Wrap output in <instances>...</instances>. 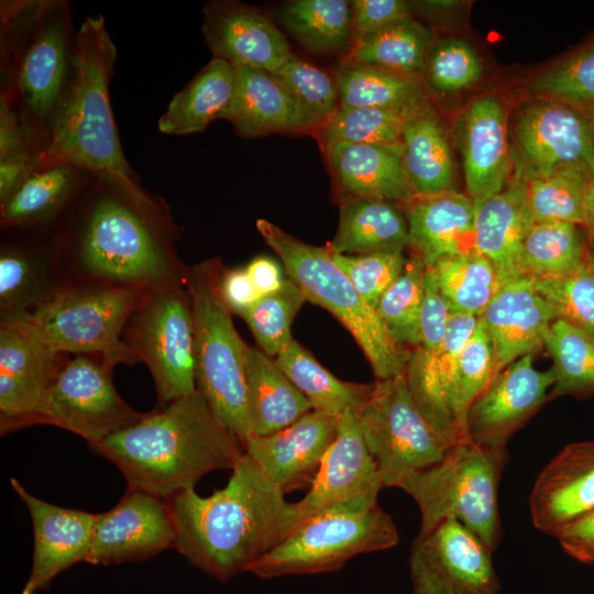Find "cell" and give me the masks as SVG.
I'll return each mask as SVG.
<instances>
[{"label":"cell","mask_w":594,"mask_h":594,"mask_svg":"<svg viewBox=\"0 0 594 594\" xmlns=\"http://www.w3.org/2000/svg\"><path fill=\"white\" fill-rule=\"evenodd\" d=\"M53 235L65 283L148 289L186 282L168 206L110 175L89 176Z\"/></svg>","instance_id":"cell-1"},{"label":"cell","mask_w":594,"mask_h":594,"mask_svg":"<svg viewBox=\"0 0 594 594\" xmlns=\"http://www.w3.org/2000/svg\"><path fill=\"white\" fill-rule=\"evenodd\" d=\"M227 485L209 496L195 490L168 499L174 549L218 581L227 582L280 543L298 525L297 503L244 452Z\"/></svg>","instance_id":"cell-2"},{"label":"cell","mask_w":594,"mask_h":594,"mask_svg":"<svg viewBox=\"0 0 594 594\" xmlns=\"http://www.w3.org/2000/svg\"><path fill=\"white\" fill-rule=\"evenodd\" d=\"M90 448L119 469L129 488L164 499L195 490L211 471L231 470L244 453L198 392L146 413Z\"/></svg>","instance_id":"cell-3"},{"label":"cell","mask_w":594,"mask_h":594,"mask_svg":"<svg viewBox=\"0 0 594 594\" xmlns=\"http://www.w3.org/2000/svg\"><path fill=\"white\" fill-rule=\"evenodd\" d=\"M75 38L67 1H1L0 100L42 152L68 86Z\"/></svg>","instance_id":"cell-4"},{"label":"cell","mask_w":594,"mask_h":594,"mask_svg":"<svg viewBox=\"0 0 594 594\" xmlns=\"http://www.w3.org/2000/svg\"><path fill=\"white\" fill-rule=\"evenodd\" d=\"M117 56L105 18L87 16L76 31L70 78L42 152L44 168L70 164L140 186L124 156L110 102Z\"/></svg>","instance_id":"cell-5"},{"label":"cell","mask_w":594,"mask_h":594,"mask_svg":"<svg viewBox=\"0 0 594 594\" xmlns=\"http://www.w3.org/2000/svg\"><path fill=\"white\" fill-rule=\"evenodd\" d=\"M221 262L211 258L188 267L186 288L195 324L197 392L213 415L243 444L253 436L246 393L245 349L221 290Z\"/></svg>","instance_id":"cell-6"},{"label":"cell","mask_w":594,"mask_h":594,"mask_svg":"<svg viewBox=\"0 0 594 594\" xmlns=\"http://www.w3.org/2000/svg\"><path fill=\"white\" fill-rule=\"evenodd\" d=\"M508 459L506 449L465 440L453 444L437 463L400 476L392 487L416 502L421 517L418 534L453 518L494 552L502 540L498 485Z\"/></svg>","instance_id":"cell-7"},{"label":"cell","mask_w":594,"mask_h":594,"mask_svg":"<svg viewBox=\"0 0 594 594\" xmlns=\"http://www.w3.org/2000/svg\"><path fill=\"white\" fill-rule=\"evenodd\" d=\"M256 228L306 300L330 311L351 332L377 380L405 374L410 352L391 338L328 248L305 243L265 219H258Z\"/></svg>","instance_id":"cell-8"},{"label":"cell","mask_w":594,"mask_h":594,"mask_svg":"<svg viewBox=\"0 0 594 594\" xmlns=\"http://www.w3.org/2000/svg\"><path fill=\"white\" fill-rule=\"evenodd\" d=\"M144 290L66 283L51 301L31 314L38 332L56 351L97 358L112 371L118 364L139 363L123 332Z\"/></svg>","instance_id":"cell-9"},{"label":"cell","mask_w":594,"mask_h":594,"mask_svg":"<svg viewBox=\"0 0 594 594\" xmlns=\"http://www.w3.org/2000/svg\"><path fill=\"white\" fill-rule=\"evenodd\" d=\"M398 540L393 518L378 505L322 512L300 521L246 572L261 579L334 572L352 558L389 549Z\"/></svg>","instance_id":"cell-10"},{"label":"cell","mask_w":594,"mask_h":594,"mask_svg":"<svg viewBox=\"0 0 594 594\" xmlns=\"http://www.w3.org/2000/svg\"><path fill=\"white\" fill-rule=\"evenodd\" d=\"M123 340L151 372L155 409L197 392L194 315L185 284L145 289Z\"/></svg>","instance_id":"cell-11"},{"label":"cell","mask_w":594,"mask_h":594,"mask_svg":"<svg viewBox=\"0 0 594 594\" xmlns=\"http://www.w3.org/2000/svg\"><path fill=\"white\" fill-rule=\"evenodd\" d=\"M359 421L385 487H392L403 475L437 463L452 447L421 413L405 374L377 380L359 414Z\"/></svg>","instance_id":"cell-12"},{"label":"cell","mask_w":594,"mask_h":594,"mask_svg":"<svg viewBox=\"0 0 594 594\" xmlns=\"http://www.w3.org/2000/svg\"><path fill=\"white\" fill-rule=\"evenodd\" d=\"M111 372L94 356L68 359L44 394L33 425L59 427L92 447L139 422L146 413L135 410L121 398Z\"/></svg>","instance_id":"cell-13"},{"label":"cell","mask_w":594,"mask_h":594,"mask_svg":"<svg viewBox=\"0 0 594 594\" xmlns=\"http://www.w3.org/2000/svg\"><path fill=\"white\" fill-rule=\"evenodd\" d=\"M68 360L38 332L31 311L0 312V432L33 426L35 411Z\"/></svg>","instance_id":"cell-14"},{"label":"cell","mask_w":594,"mask_h":594,"mask_svg":"<svg viewBox=\"0 0 594 594\" xmlns=\"http://www.w3.org/2000/svg\"><path fill=\"white\" fill-rule=\"evenodd\" d=\"M493 552L457 519L418 534L409 554L414 594H499Z\"/></svg>","instance_id":"cell-15"},{"label":"cell","mask_w":594,"mask_h":594,"mask_svg":"<svg viewBox=\"0 0 594 594\" xmlns=\"http://www.w3.org/2000/svg\"><path fill=\"white\" fill-rule=\"evenodd\" d=\"M514 140V175L525 182L573 163L594 169V121L564 105L538 99L522 107Z\"/></svg>","instance_id":"cell-16"},{"label":"cell","mask_w":594,"mask_h":594,"mask_svg":"<svg viewBox=\"0 0 594 594\" xmlns=\"http://www.w3.org/2000/svg\"><path fill=\"white\" fill-rule=\"evenodd\" d=\"M385 487L382 473L364 442L359 414L340 419L307 494L297 502L299 521L330 510H365L377 505Z\"/></svg>","instance_id":"cell-17"},{"label":"cell","mask_w":594,"mask_h":594,"mask_svg":"<svg viewBox=\"0 0 594 594\" xmlns=\"http://www.w3.org/2000/svg\"><path fill=\"white\" fill-rule=\"evenodd\" d=\"M553 366L539 371L526 354L496 374L469 408L468 438L487 449H506L512 435L549 399Z\"/></svg>","instance_id":"cell-18"},{"label":"cell","mask_w":594,"mask_h":594,"mask_svg":"<svg viewBox=\"0 0 594 594\" xmlns=\"http://www.w3.org/2000/svg\"><path fill=\"white\" fill-rule=\"evenodd\" d=\"M176 527L168 499L129 488L110 510L98 514L87 563L145 561L174 549Z\"/></svg>","instance_id":"cell-19"},{"label":"cell","mask_w":594,"mask_h":594,"mask_svg":"<svg viewBox=\"0 0 594 594\" xmlns=\"http://www.w3.org/2000/svg\"><path fill=\"white\" fill-rule=\"evenodd\" d=\"M10 484L25 504L33 526V557L22 594H36L79 562L91 549L98 514L47 503L31 494L16 479Z\"/></svg>","instance_id":"cell-20"},{"label":"cell","mask_w":594,"mask_h":594,"mask_svg":"<svg viewBox=\"0 0 594 594\" xmlns=\"http://www.w3.org/2000/svg\"><path fill=\"white\" fill-rule=\"evenodd\" d=\"M458 134L466 193L479 205L512 179L507 114L499 99L492 95L474 99L459 119Z\"/></svg>","instance_id":"cell-21"},{"label":"cell","mask_w":594,"mask_h":594,"mask_svg":"<svg viewBox=\"0 0 594 594\" xmlns=\"http://www.w3.org/2000/svg\"><path fill=\"white\" fill-rule=\"evenodd\" d=\"M594 509V439L565 446L542 469L529 496L536 529L554 537Z\"/></svg>","instance_id":"cell-22"},{"label":"cell","mask_w":594,"mask_h":594,"mask_svg":"<svg viewBox=\"0 0 594 594\" xmlns=\"http://www.w3.org/2000/svg\"><path fill=\"white\" fill-rule=\"evenodd\" d=\"M202 33L213 57L234 67L274 73L293 54L285 35L267 15L234 1L209 2L204 9Z\"/></svg>","instance_id":"cell-23"},{"label":"cell","mask_w":594,"mask_h":594,"mask_svg":"<svg viewBox=\"0 0 594 594\" xmlns=\"http://www.w3.org/2000/svg\"><path fill=\"white\" fill-rule=\"evenodd\" d=\"M479 319L451 312L442 343L415 346L405 370L407 385L418 407L450 446L465 441L455 424L450 395L459 354L475 330Z\"/></svg>","instance_id":"cell-24"},{"label":"cell","mask_w":594,"mask_h":594,"mask_svg":"<svg viewBox=\"0 0 594 594\" xmlns=\"http://www.w3.org/2000/svg\"><path fill=\"white\" fill-rule=\"evenodd\" d=\"M480 319L492 344L496 375L543 346L557 316L532 279L519 276L501 284Z\"/></svg>","instance_id":"cell-25"},{"label":"cell","mask_w":594,"mask_h":594,"mask_svg":"<svg viewBox=\"0 0 594 594\" xmlns=\"http://www.w3.org/2000/svg\"><path fill=\"white\" fill-rule=\"evenodd\" d=\"M339 424L336 416L310 410L282 430L252 436L244 452L286 494L312 482Z\"/></svg>","instance_id":"cell-26"},{"label":"cell","mask_w":594,"mask_h":594,"mask_svg":"<svg viewBox=\"0 0 594 594\" xmlns=\"http://www.w3.org/2000/svg\"><path fill=\"white\" fill-rule=\"evenodd\" d=\"M56 262L53 233L2 230L0 312L34 311L65 286Z\"/></svg>","instance_id":"cell-27"},{"label":"cell","mask_w":594,"mask_h":594,"mask_svg":"<svg viewBox=\"0 0 594 594\" xmlns=\"http://www.w3.org/2000/svg\"><path fill=\"white\" fill-rule=\"evenodd\" d=\"M323 151L332 177L344 196L377 198L404 206L414 199L402 141L336 143Z\"/></svg>","instance_id":"cell-28"},{"label":"cell","mask_w":594,"mask_h":594,"mask_svg":"<svg viewBox=\"0 0 594 594\" xmlns=\"http://www.w3.org/2000/svg\"><path fill=\"white\" fill-rule=\"evenodd\" d=\"M220 119L242 138L316 130L315 121L267 70L235 67L232 100Z\"/></svg>","instance_id":"cell-29"},{"label":"cell","mask_w":594,"mask_h":594,"mask_svg":"<svg viewBox=\"0 0 594 594\" xmlns=\"http://www.w3.org/2000/svg\"><path fill=\"white\" fill-rule=\"evenodd\" d=\"M408 246L426 267L440 258L475 251V205L457 190L414 197L405 206Z\"/></svg>","instance_id":"cell-30"},{"label":"cell","mask_w":594,"mask_h":594,"mask_svg":"<svg viewBox=\"0 0 594 594\" xmlns=\"http://www.w3.org/2000/svg\"><path fill=\"white\" fill-rule=\"evenodd\" d=\"M534 224L526 182L516 175L501 193L475 205V251L494 265L499 286L519 277L518 257Z\"/></svg>","instance_id":"cell-31"},{"label":"cell","mask_w":594,"mask_h":594,"mask_svg":"<svg viewBox=\"0 0 594 594\" xmlns=\"http://www.w3.org/2000/svg\"><path fill=\"white\" fill-rule=\"evenodd\" d=\"M90 175L70 164L38 170L0 206L1 229L53 233Z\"/></svg>","instance_id":"cell-32"},{"label":"cell","mask_w":594,"mask_h":594,"mask_svg":"<svg viewBox=\"0 0 594 594\" xmlns=\"http://www.w3.org/2000/svg\"><path fill=\"white\" fill-rule=\"evenodd\" d=\"M397 205L377 198L344 196L336 235L327 248L345 255L403 252L408 245V222Z\"/></svg>","instance_id":"cell-33"},{"label":"cell","mask_w":594,"mask_h":594,"mask_svg":"<svg viewBox=\"0 0 594 594\" xmlns=\"http://www.w3.org/2000/svg\"><path fill=\"white\" fill-rule=\"evenodd\" d=\"M245 376L253 436H267L309 413L310 404L275 360L246 344Z\"/></svg>","instance_id":"cell-34"},{"label":"cell","mask_w":594,"mask_h":594,"mask_svg":"<svg viewBox=\"0 0 594 594\" xmlns=\"http://www.w3.org/2000/svg\"><path fill=\"white\" fill-rule=\"evenodd\" d=\"M404 162L415 197L455 190V168L444 128L429 105L406 122Z\"/></svg>","instance_id":"cell-35"},{"label":"cell","mask_w":594,"mask_h":594,"mask_svg":"<svg viewBox=\"0 0 594 594\" xmlns=\"http://www.w3.org/2000/svg\"><path fill=\"white\" fill-rule=\"evenodd\" d=\"M235 86V67L212 57L211 61L167 105L158 119V130L167 135L202 132L220 119L229 107Z\"/></svg>","instance_id":"cell-36"},{"label":"cell","mask_w":594,"mask_h":594,"mask_svg":"<svg viewBox=\"0 0 594 594\" xmlns=\"http://www.w3.org/2000/svg\"><path fill=\"white\" fill-rule=\"evenodd\" d=\"M275 362L306 397L315 411L338 418L360 414L373 385L343 382L326 370L304 346L293 340Z\"/></svg>","instance_id":"cell-37"},{"label":"cell","mask_w":594,"mask_h":594,"mask_svg":"<svg viewBox=\"0 0 594 594\" xmlns=\"http://www.w3.org/2000/svg\"><path fill=\"white\" fill-rule=\"evenodd\" d=\"M334 77L342 107L417 111L429 105L421 78L345 59Z\"/></svg>","instance_id":"cell-38"},{"label":"cell","mask_w":594,"mask_h":594,"mask_svg":"<svg viewBox=\"0 0 594 594\" xmlns=\"http://www.w3.org/2000/svg\"><path fill=\"white\" fill-rule=\"evenodd\" d=\"M288 32L316 54H348L353 45L351 1L294 0L279 13Z\"/></svg>","instance_id":"cell-39"},{"label":"cell","mask_w":594,"mask_h":594,"mask_svg":"<svg viewBox=\"0 0 594 594\" xmlns=\"http://www.w3.org/2000/svg\"><path fill=\"white\" fill-rule=\"evenodd\" d=\"M431 32L410 15L355 43L344 59L421 78Z\"/></svg>","instance_id":"cell-40"},{"label":"cell","mask_w":594,"mask_h":594,"mask_svg":"<svg viewBox=\"0 0 594 594\" xmlns=\"http://www.w3.org/2000/svg\"><path fill=\"white\" fill-rule=\"evenodd\" d=\"M588 246L581 226L564 221L535 222L518 257V274L531 279L563 275L582 264Z\"/></svg>","instance_id":"cell-41"},{"label":"cell","mask_w":594,"mask_h":594,"mask_svg":"<svg viewBox=\"0 0 594 594\" xmlns=\"http://www.w3.org/2000/svg\"><path fill=\"white\" fill-rule=\"evenodd\" d=\"M429 267L451 312L480 318L499 287L496 268L476 251L440 258Z\"/></svg>","instance_id":"cell-42"},{"label":"cell","mask_w":594,"mask_h":594,"mask_svg":"<svg viewBox=\"0 0 594 594\" xmlns=\"http://www.w3.org/2000/svg\"><path fill=\"white\" fill-rule=\"evenodd\" d=\"M594 169L585 163L562 166L543 177L526 180L528 204L535 222L584 223L585 197Z\"/></svg>","instance_id":"cell-43"},{"label":"cell","mask_w":594,"mask_h":594,"mask_svg":"<svg viewBox=\"0 0 594 594\" xmlns=\"http://www.w3.org/2000/svg\"><path fill=\"white\" fill-rule=\"evenodd\" d=\"M553 360L556 382L549 399L594 395V339L570 322L557 318L543 344Z\"/></svg>","instance_id":"cell-44"},{"label":"cell","mask_w":594,"mask_h":594,"mask_svg":"<svg viewBox=\"0 0 594 594\" xmlns=\"http://www.w3.org/2000/svg\"><path fill=\"white\" fill-rule=\"evenodd\" d=\"M418 111L340 106L316 133L322 148L336 143H397L402 141L407 120Z\"/></svg>","instance_id":"cell-45"},{"label":"cell","mask_w":594,"mask_h":594,"mask_svg":"<svg viewBox=\"0 0 594 594\" xmlns=\"http://www.w3.org/2000/svg\"><path fill=\"white\" fill-rule=\"evenodd\" d=\"M538 99L564 105L594 121V40L535 77Z\"/></svg>","instance_id":"cell-46"},{"label":"cell","mask_w":594,"mask_h":594,"mask_svg":"<svg viewBox=\"0 0 594 594\" xmlns=\"http://www.w3.org/2000/svg\"><path fill=\"white\" fill-rule=\"evenodd\" d=\"M425 271L426 265L420 258L408 260L375 308L391 338L403 348H415L420 342Z\"/></svg>","instance_id":"cell-47"},{"label":"cell","mask_w":594,"mask_h":594,"mask_svg":"<svg viewBox=\"0 0 594 594\" xmlns=\"http://www.w3.org/2000/svg\"><path fill=\"white\" fill-rule=\"evenodd\" d=\"M305 301V295L298 286L286 279L280 289L260 296L239 316L249 326L258 349L275 358L294 340L290 327Z\"/></svg>","instance_id":"cell-48"},{"label":"cell","mask_w":594,"mask_h":594,"mask_svg":"<svg viewBox=\"0 0 594 594\" xmlns=\"http://www.w3.org/2000/svg\"><path fill=\"white\" fill-rule=\"evenodd\" d=\"M494 354L481 319L462 348L453 376L450 404L463 440H469L466 416L470 406L494 377Z\"/></svg>","instance_id":"cell-49"},{"label":"cell","mask_w":594,"mask_h":594,"mask_svg":"<svg viewBox=\"0 0 594 594\" xmlns=\"http://www.w3.org/2000/svg\"><path fill=\"white\" fill-rule=\"evenodd\" d=\"M557 318L563 319L594 339V257L556 277L532 279Z\"/></svg>","instance_id":"cell-50"},{"label":"cell","mask_w":594,"mask_h":594,"mask_svg":"<svg viewBox=\"0 0 594 594\" xmlns=\"http://www.w3.org/2000/svg\"><path fill=\"white\" fill-rule=\"evenodd\" d=\"M271 74L315 121L317 128L340 107L336 77L294 54Z\"/></svg>","instance_id":"cell-51"},{"label":"cell","mask_w":594,"mask_h":594,"mask_svg":"<svg viewBox=\"0 0 594 594\" xmlns=\"http://www.w3.org/2000/svg\"><path fill=\"white\" fill-rule=\"evenodd\" d=\"M482 70L475 50L462 38L449 37L431 44L424 76L433 91L452 94L476 84Z\"/></svg>","instance_id":"cell-52"},{"label":"cell","mask_w":594,"mask_h":594,"mask_svg":"<svg viewBox=\"0 0 594 594\" xmlns=\"http://www.w3.org/2000/svg\"><path fill=\"white\" fill-rule=\"evenodd\" d=\"M331 253L336 264L348 275L364 301L374 309L408 261L403 252L361 255Z\"/></svg>","instance_id":"cell-53"},{"label":"cell","mask_w":594,"mask_h":594,"mask_svg":"<svg viewBox=\"0 0 594 594\" xmlns=\"http://www.w3.org/2000/svg\"><path fill=\"white\" fill-rule=\"evenodd\" d=\"M351 9L353 45L410 15L409 4L402 0H354Z\"/></svg>","instance_id":"cell-54"},{"label":"cell","mask_w":594,"mask_h":594,"mask_svg":"<svg viewBox=\"0 0 594 594\" xmlns=\"http://www.w3.org/2000/svg\"><path fill=\"white\" fill-rule=\"evenodd\" d=\"M556 539L568 556L594 565V509L569 524Z\"/></svg>","instance_id":"cell-55"},{"label":"cell","mask_w":594,"mask_h":594,"mask_svg":"<svg viewBox=\"0 0 594 594\" xmlns=\"http://www.w3.org/2000/svg\"><path fill=\"white\" fill-rule=\"evenodd\" d=\"M43 168L42 152L0 161V206L4 205L31 176Z\"/></svg>","instance_id":"cell-56"},{"label":"cell","mask_w":594,"mask_h":594,"mask_svg":"<svg viewBox=\"0 0 594 594\" xmlns=\"http://www.w3.org/2000/svg\"><path fill=\"white\" fill-rule=\"evenodd\" d=\"M42 152L24 131L16 112L0 100V161Z\"/></svg>","instance_id":"cell-57"},{"label":"cell","mask_w":594,"mask_h":594,"mask_svg":"<svg viewBox=\"0 0 594 594\" xmlns=\"http://www.w3.org/2000/svg\"><path fill=\"white\" fill-rule=\"evenodd\" d=\"M220 290L230 311L238 316L260 297L245 267L222 271Z\"/></svg>","instance_id":"cell-58"},{"label":"cell","mask_w":594,"mask_h":594,"mask_svg":"<svg viewBox=\"0 0 594 594\" xmlns=\"http://www.w3.org/2000/svg\"><path fill=\"white\" fill-rule=\"evenodd\" d=\"M245 270L260 296L277 292L286 282L280 266L270 257H256L246 265Z\"/></svg>","instance_id":"cell-59"},{"label":"cell","mask_w":594,"mask_h":594,"mask_svg":"<svg viewBox=\"0 0 594 594\" xmlns=\"http://www.w3.org/2000/svg\"><path fill=\"white\" fill-rule=\"evenodd\" d=\"M582 229L585 234L588 252L594 257V176L585 197L584 223Z\"/></svg>","instance_id":"cell-60"}]
</instances>
